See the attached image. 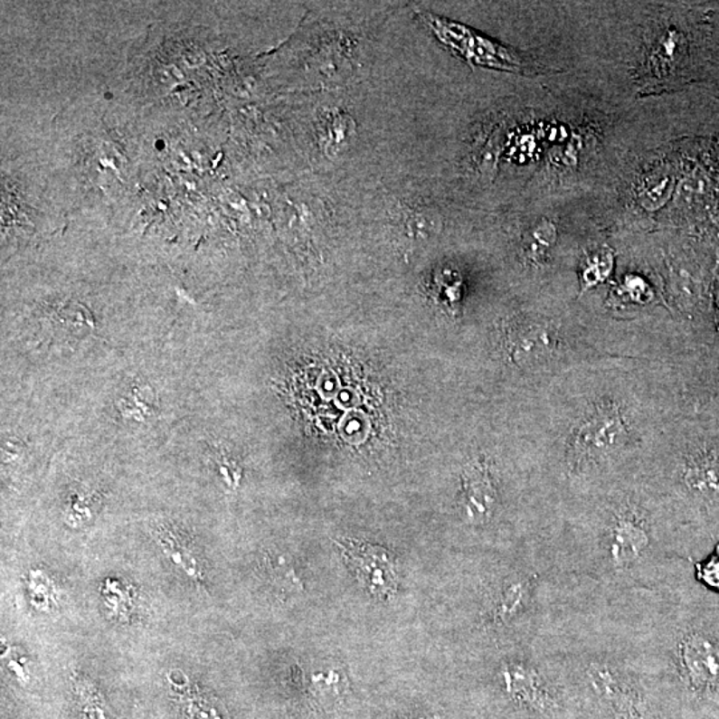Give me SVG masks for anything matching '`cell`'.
<instances>
[{
    "label": "cell",
    "mask_w": 719,
    "mask_h": 719,
    "mask_svg": "<svg viewBox=\"0 0 719 719\" xmlns=\"http://www.w3.org/2000/svg\"><path fill=\"white\" fill-rule=\"evenodd\" d=\"M543 540L569 596L665 591L693 577L689 541L634 493L605 498Z\"/></svg>",
    "instance_id": "1"
},
{
    "label": "cell",
    "mask_w": 719,
    "mask_h": 719,
    "mask_svg": "<svg viewBox=\"0 0 719 719\" xmlns=\"http://www.w3.org/2000/svg\"><path fill=\"white\" fill-rule=\"evenodd\" d=\"M628 433L619 405L597 404L583 417L566 445L563 457L566 478L573 484H589L603 478L621 459Z\"/></svg>",
    "instance_id": "2"
},
{
    "label": "cell",
    "mask_w": 719,
    "mask_h": 719,
    "mask_svg": "<svg viewBox=\"0 0 719 719\" xmlns=\"http://www.w3.org/2000/svg\"><path fill=\"white\" fill-rule=\"evenodd\" d=\"M503 507V490L487 456L469 459L459 472L457 509L465 526L487 529L496 523Z\"/></svg>",
    "instance_id": "3"
},
{
    "label": "cell",
    "mask_w": 719,
    "mask_h": 719,
    "mask_svg": "<svg viewBox=\"0 0 719 719\" xmlns=\"http://www.w3.org/2000/svg\"><path fill=\"white\" fill-rule=\"evenodd\" d=\"M424 24L445 46L453 48L468 61L478 66L495 69L515 70L520 67L518 59L506 48L479 36L464 25L439 18L430 13H420Z\"/></svg>",
    "instance_id": "4"
},
{
    "label": "cell",
    "mask_w": 719,
    "mask_h": 719,
    "mask_svg": "<svg viewBox=\"0 0 719 719\" xmlns=\"http://www.w3.org/2000/svg\"><path fill=\"white\" fill-rule=\"evenodd\" d=\"M344 557L356 572L357 578L372 596L391 599L397 589V577L392 555L380 546L345 541L338 544Z\"/></svg>",
    "instance_id": "5"
},
{
    "label": "cell",
    "mask_w": 719,
    "mask_h": 719,
    "mask_svg": "<svg viewBox=\"0 0 719 719\" xmlns=\"http://www.w3.org/2000/svg\"><path fill=\"white\" fill-rule=\"evenodd\" d=\"M673 476L674 487L690 503L709 507L719 505V453H690L676 465Z\"/></svg>",
    "instance_id": "6"
},
{
    "label": "cell",
    "mask_w": 719,
    "mask_h": 719,
    "mask_svg": "<svg viewBox=\"0 0 719 719\" xmlns=\"http://www.w3.org/2000/svg\"><path fill=\"white\" fill-rule=\"evenodd\" d=\"M557 348L553 326L533 320H520L506 331V352L520 368H535L548 363Z\"/></svg>",
    "instance_id": "7"
},
{
    "label": "cell",
    "mask_w": 719,
    "mask_h": 719,
    "mask_svg": "<svg viewBox=\"0 0 719 719\" xmlns=\"http://www.w3.org/2000/svg\"><path fill=\"white\" fill-rule=\"evenodd\" d=\"M676 190V179L669 171L651 175L642 183L639 191V203L644 210L657 211L664 207Z\"/></svg>",
    "instance_id": "8"
},
{
    "label": "cell",
    "mask_w": 719,
    "mask_h": 719,
    "mask_svg": "<svg viewBox=\"0 0 719 719\" xmlns=\"http://www.w3.org/2000/svg\"><path fill=\"white\" fill-rule=\"evenodd\" d=\"M557 241V228L551 220L538 222L526 240V253L533 261H543Z\"/></svg>",
    "instance_id": "9"
},
{
    "label": "cell",
    "mask_w": 719,
    "mask_h": 719,
    "mask_svg": "<svg viewBox=\"0 0 719 719\" xmlns=\"http://www.w3.org/2000/svg\"><path fill=\"white\" fill-rule=\"evenodd\" d=\"M614 259L609 251H600L586 260L582 270V290L602 283L613 270Z\"/></svg>",
    "instance_id": "10"
},
{
    "label": "cell",
    "mask_w": 719,
    "mask_h": 719,
    "mask_svg": "<svg viewBox=\"0 0 719 719\" xmlns=\"http://www.w3.org/2000/svg\"><path fill=\"white\" fill-rule=\"evenodd\" d=\"M317 695L324 699H336L343 695L345 690V684L341 678L340 673L331 670L328 674H317L313 678Z\"/></svg>",
    "instance_id": "11"
},
{
    "label": "cell",
    "mask_w": 719,
    "mask_h": 719,
    "mask_svg": "<svg viewBox=\"0 0 719 719\" xmlns=\"http://www.w3.org/2000/svg\"><path fill=\"white\" fill-rule=\"evenodd\" d=\"M270 572L275 574L276 580L280 583L281 588L289 589L292 591H301L300 580L295 573V569L287 563L286 558L278 557L270 561Z\"/></svg>",
    "instance_id": "12"
}]
</instances>
